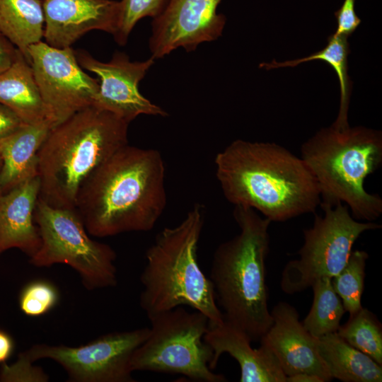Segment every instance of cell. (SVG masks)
<instances>
[{"instance_id":"obj_1","label":"cell","mask_w":382,"mask_h":382,"mask_svg":"<svg viewBox=\"0 0 382 382\" xmlns=\"http://www.w3.org/2000/svg\"><path fill=\"white\" fill-rule=\"evenodd\" d=\"M161 153L125 145L83 182L74 209L96 237L153 229L167 203Z\"/></svg>"},{"instance_id":"obj_2","label":"cell","mask_w":382,"mask_h":382,"mask_svg":"<svg viewBox=\"0 0 382 382\" xmlns=\"http://www.w3.org/2000/svg\"><path fill=\"white\" fill-rule=\"evenodd\" d=\"M214 164L225 198L271 221L315 214L320 205L318 183L303 161L277 144L236 139L216 155Z\"/></svg>"},{"instance_id":"obj_3","label":"cell","mask_w":382,"mask_h":382,"mask_svg":"<svg viewBox=\"0 0 382 382\" xmlns=\"http://www.w3.org/2000/svg\"><path fill=\"white\" fill-rule=\"evenodd\" d=\"M233 216L240 232L216 248L209 279L224 320L257 341L272 324L265 265L272 221L240 205Z\"/></svg>"},{"instance_id":"obj_4","label":"cell","mask_w":382,"mask_h":382,"mask_svg":"<svg viewBox=\"0 0 382 382\" xmlns=\"http://www.w3.org/2000/svg\"><path fill=\"white\" fill-rule=\"evenodd\" d=\"M128 125L91 105L54 127L37 154L38 198L53 207L74 209L86 179L128 144Z\"/></svg>"},{"instance_id":"obj_5","label":"cell","mask_w":382,"mask_h":382,"mask_svg":"<svg viewBox=\"0 0 382 382\" xmlns=\"http://www.w3.org/2000/svg\"><path fill=\"white\" fill-rule=\"evenodd\" d=\"M204 221V206L195 203L180 224L162 229L147 249L139 304L148 318L185 306L204 314L211 324L224 322L212 283L198 262Z\"/></svg>"},{"instance_id":"obj_6","label":"cell","mask_w":382,"mask_h":382,"mask_svg":"<svg viewBox=\"0 0 382 382\" xmlns=\"http://www.w3.org/2000/svg\"><path fill=\"white\" fill-rule=\"evenodd\" d=\"M301 158L314 176L320 204L345 203L358 221L382 214V199L369 193L364 180L382 164V133L362 126L321 128L301 147Z\"/></svg>"},{"instance_id":"obj_7","label":"cell","mask_w":382,"mask_h":382,"mask_svg":"<svg viewBox=\"0 0 382 382\" xmlns=\"http://www.w3.org/2000/svg\"><path fill=\"white\" fill-rule=\"evenodd\" d=\"M149 319V335L131 359L133 371L179 374L202 382L227 381L210 369L213 351L204 340L210 320L204 314L178 306Z\"/></svg>"},{"instance_id":"obj_8","label":"cell","mask_w":382,"mask_h":382,"mask_svg":"<svg viewBox=\"0 0 382 382\" xmlns=\"http://www.w3.org/2000/svg\"><path fill=\"white\" fill-rule=\"evenodd\" d=\"M34 221L41 245L30 257L35 267L66 264L80 275L88 290L116 286V253L108 244L91 239L75 209L53 207L38 198Z\"/></svg>"},{"instance_id":"obj_9","label":"cell","mask_w":382,"mask_h":382,"mask_svg":"<svg viewBox=\"0 0 382 382\" xmlns=\"http://www.w3.org/2000/svg\"><path fill=\"white\" fill-rule=\"evenodd\" d=\"M319 206L323 216L314 214L313 226L303 231L299 257L288 262L282 272L280 286L287 294L301 292L320 278L334 277L346 265L359 237L381 228L373 221L355 219L342 203Z\"/></svg>"},{"instance_id":"obj_10","label":"cell","mask_w":382,"mask_h":382,"mask_svg":"<svg viewBox=\"0 0 382 382\" xmlns=\"http://www.w3.org/2000/svg\"><path fill=\"white\" fill-rule=\"evenodd\" d=\"M149 332L148 327L110 332L76 347L37 344L18 357L30 364L51 359L64 369L69 381L134 382L131 359Z\"/></svg>"},{"instance_id":"obj_11","label":"cell","mask_w":382,"mask_h":382,"mask_svg":"<svg viewBox=\"0 0 382 382\" xmlns=\"http://www.w3.org/2000/svg\"><path fill=\"white\" fill-rule=\"evenodd\" d=\"M28 54L53 127L94 103L99 81L83 71L71 47L57 48L40 41L30 45Z\"/></svg>"},{"instance_id":"obj_12","label":"cell","mask_w":382,"mask_h":382,"mask_svg":"<svg viewBox=\"0 0 382 382\" xmlns=\"http://www.w3.org/2000/svg\"><path fill=\"white\" fill-rule=\"evenodd\" d=\"M76 55L80 66L96 74L100 79L93 105L129 124L140 115H168L139 91L140 81L154 63L153 57L143 62H131L125 53L117 52L110 62H102L82 50L76 52Z\"/></svg>"},{"instance_id":"obj_13","label":"cell","mask_w":382,"mask_h":382,"mask_svg":"<svg viewBox=\"0 0 382 382\" xmlns=\"http://www.w3.org/2000/svg\"><path fill=\"white\" fill-rule=\"evenodd\" d=\"M221 1L168 0L152 22V57H163L178 47L192 51L220 37L226 23V17L216 12Z\"/></svg>"},{"instance_id":"obj_14","label":"cell","mask_w":382,"mask_h":382,"mask_svg":"<svg viewBox=\"0 0 382 382\" xmlns=\"http://www.w3.org/2000/svg\"><path fill=\"white\" fill-rule=\"evenodd\" d=\"M272 324L260 338V344L270 349L288 376L298 373L316 374L324 382L332 378L317 348V339L299 321L297 310L279 302L271 311Z\"/></svg>"},{"instance_id":"obj_15","label":"cell","mask_w":382,"mask_h":382,"mask_svg":"<svg viewBox=\"0 0 382 382\" xmlns=\"http://www.w3.org/2000/svg\"><path fill=\"white\" fill-rule=\"evenodd\" d=\"M45 42L57 48L71 45L86 33L100 30L115 34L120 1L113 0H43Z\"/></svg>"},{"instance_id":"obj_16","label":"cell","mask_w":382,"mask_h":382,"mask_svg":"<svg viewBox=\"0 0 382 382\" xmlns=\"http://www.w3.org/2000/svg\"><path fill=\"white\" fill-rule=\"evenodd\" d=\"M204 340L213 351L212 370L221 355L227 353L239 364L241 382H286V376L272 351L262 344L257 349L252 348L249 337L226 321L210 323Z\"/></svg>"},{"instance_id":"obj_17","label":"cell","mask_w":382,"mask_h":382,"mask_svg":"<svg viewBox=\"0 0 382 382\" xmlns=\"http://www.w3.org/2000/svg\"><path fill=\"white\" fill-rule=\"evenodd\" d=\"M40 192L38 176L0 196V254L18 248L30 257L41 245L34 221V212Z\"/></svg>"},{"instance_id":"obj_18","label":"cell","mask_w":382,"mask_h":382,"mask_svg":"<svg viewBox=\"0 0 382 382\" xmlns=\"http://www.w3.org/2000/svg\"><path fill=\"white\" fill-rule=\"evenodd\" d=\"M52 128L48 120L24 124L0 144L2 194L38 176V151Z\"/></svg>"},{"instance_id":"obj_19","label":"cell","mask_w":382,"mask_h":382,"mask_svg":"<svg viewBox=\"0 0 382 382\" xmlns=\"http://www.w3.org/2000/svg\"><path fill=\"white\" fill-rule=\"evenodd\" d=\"M0 103L14 112L25 124L47 120L32 67L21 52L13 65L0 74Z\"/></svg>"},{"instance_id":"obj_20","label":"cell","mask_w":382,"mask_h":382,"mask_svg":"<svg viewBox=\"0 0 382 382\" xmlns=\"http://www.w3.org/2000/svg\"><path fill=\"white\" fill-rule=\"evenodd\" d=\"M317 348L332 379L343 382L382 381V365L348 344L337 332L317 339Z\"/></svg>"},{"instance_id":"obj_21","label":"cell","mask_w":382,"mask_h":382,"mask_svg":"<svg viewBox=\"0 0 382 382\" xmlns=\"http://www.w3.org/2000/svg\"><path fill=\"white\" fill-rule=\"evenodd\" d=\"M44 28L42 1L0 0V32L27 61L28 47L42 41Z\"/></svg>"},{"instance_id":"obj_22","label":"cell","mask_w":382,"mask_h":382,"mask_svg":"<svg viewBox=\"0 0 382 382\" xmlns=\"http://www.w3.org/2000/svg\"><path fill=\"white\" fill-rule=\"evenodd\" d=\"M347 37L345 35L332 34L328 39L327 45L321 50L306 57L283 62L272 60L262 63L260 67L267 70L284 67H294L299 64L313 60H322L329 64L336 72L340 90V101L338 115L332 126L342 129L349 127L347 114L351 94V81L347 72V56L349 52Z\"/></svg>"},{"instance_id":"obj_23","label":"cell","mask_w":382,"mask_h":382,"mask_svg":"<svg viewBox=\"0 0 382 382\" xmlns=\"http://www.w3.org/2000/svg\"><path fill=\"white\" fill-rule=\"evenodd\" d=\"M311 287L313 301L302 324L313 337L318 339L329 333L336 332L346 311L341 299L333 289L331 278H320Z\"/></svg>"},{"instance_id":"obj_24","label":"cell","mask_w":382,"mask_h":382,"mask_svg":"<svg viewBox=\"0 0 382 382\" xmlns=\"http://www.w3.org/2000/svg\"><path fill=\"white\" fill-rule=\"evenodd\" d=\"M337 334L348 344L382 365V325L375 314L361 308L340 325Z\"/></svg>"},{"instance_id":"obj_25","label":"cell","mask_w":382,"mask_h":382,"mask_svg":"<svg viewBox=\"0 0 382 382\" xmlns=\"http://www.w3.org/2000/svg\"><path fill=\"white\" fill-rule=\"evenodd\" d=\"M368 258L369 254L366 251L352 250L345 267L332 278L333 289L349 316L362 308L361 301Z\"/></svg>"},{"instance_id":"obj_26","label":"cell","mask_w":382,"mask_h":382,"mask_svg":"<svg viewBox=\"0 0 382 382\" xmlns=\"http://www.w3.org/2000/svg\"><path fill=\"white\" fill-rule=\"evenodd\" d=\"M168 0H122L117 30L113 35L116 42L124 45L137 23L144 17L154 18L166 7Z\"/></svg>"},{"instance_id":"obj_27","label":"cell","mask_w":382,"mask_h":382,"mask_svg":"<svg viewBox=\"0 0 382 382\" xmlns=\"http://www.w3.org/2000/svg\"><path fill=\"white\" fill-rule=\"evenodd\" d=\"M59 300L57 287L46 280H35L26 284L19 295V306L28 316H40L55 306Z\"/></svg>"},{"instance_id":"obj_28","label":"cell","mask_w":382,"mask_h":382,"mask_svg":"<svg viewBox=\"0 0 382 382\" xmlns=\"http://www.w3.org/2000/svg\"><path fill=\"white\" fill-rule=\"evenodd\" d=\"M48 376L40 369L18 357L15 364L4 363L0 370V381H47Z\"/></svg>"},{"instance_id":"obj_29","label":"cell","mask_w":382,"mask_h":382,"mask_svg":"<svg viewBox=\"0 0 382 382\" xmlns=\"http://www.w3.org/2000/svg\"><path fill=\"white\" fill-rule=\"evenodd\" d=\"M354 2L355 0H345L342 6L335 13L337 26L334 34L349 36L361 23L354 11Z\"/></svg>"},{"instance_id":"obj_30","label":"cell","mask_w":382,"mask_h":382,"mask_svg":"<svg viewBox=\"0 0 382 382\" xmlns=\"http://www.w3.org/2000/svg\"><path fill=\"white\" fill-rule=\"evenodd\" d=\"M24 124L14 112L0 103V144Z\"/></svg>"},{"instance_id":"obj_31","label":"cell","mask_w":382,"mask_h":382,"mask_svg":"<svg viewBox=\"0 0 382 382\" xmlns=\"http://www.w3.org/2000/svg\"><path fill=\"white\" fill-rule=\"evenodd\" d=\"M20 51L0 32V74L17 59Z\"/></svg>"},{"instance_id":"obj_32","label":"cell","mask_w":382,"mask_h":382,"mask_svg":"<svg viewBox=\"0 0 382 382\" xmlns=\"http://www.w3.org/2000/svg\"><path fill=\"white\" fill-rule=\"evenodd\" d=\"M14 347L13 340L5 331L0 330V363H5L11 357Z\"/></svg>"},{"instance_id":"obj_33","label":"cell","mask_w":382,"mask_h":382,"mask_svg":"<svg viewBox=\"0 0 382 382\" xmlns=\"http://www.w3.org/2000/svg\"><path fill=\"white\" fill-rule=\"evenodd\" d=\"M286 382H324V381L316 374L298 373L286 376Z\"/></svg>"},{"instance_id":"obj_34","label":"cell","mask_w":382,"mask_h":382,"mask_svg":"<svg viewBox=\"0 0 382 382\" xmlns=\"http://www.w3.org/2000/svg\"><path fill=\"white\" fill-rule=\"evenodd\" d=\"M1 156H0V171H1ZM2 195V191H1V187H0V196Z\"/></svg>"},{"instance_id":"obj_35","label":"cell","mask_w":382,"mask_h":382,"mask_svg":"<svg viewBox=\"0 0 382 382\" xmlns=\"http://www.w3.org/2000/svg\"><path fill=\"white\" fill-rule=\"evenodd\" d=\"M40 1H42L43 0H40Z\"/></svg>"}]
</instances>
